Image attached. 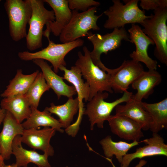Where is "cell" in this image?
<instances>
[{
    "label": "cell",
    "instance_id": "obj_9",
    "mask_svg": "<svg viewBox=\"0 0 167 167\" xmlns=\"http://www.w3.org/2000/svg\"><path fill=\"white\" fill-rule=\"evenodd\" d=\"M86 36L93 46V49L90 53L92 60L103 70L106 66L101 60V54H106L108 52L118 48L123 40L130 42L129 35L124 27L115 28L111 32L104 35L94 34L89 31Z\"/></svg>",
    "mask_w": 167,
    "mask_h": 167
},
{
    "label": "cell",
    "instance_id": "obj_4",
    "mask_svg": "<svg viewBox=\"0 0 167 167\" xmlns=\"http://www.w3.org/2000/svg\"><path fill=\"white\" fill-rule=\"evenodd\" d=\"M49 44L45 48L34 53L28 51L19 52L18 56L22 60L29 61L36 59L45 60L49 61L53 67V71L56 74L61 66H65L66 63L64 60L66 55L76 48L82 46L84 41L80 38L73 41L57 44L51 41L49 36L46 37Z\"/></svg>",
    "mask_w": 167,
    "mask_h": 167
},
{
    "label": "cell",
    "instance_id": "obj_29",
    "mask_svg": "<svg viewBox=\"0 0 167 167\" xmlns=\"http://www.w3.org/2000/svg\"><path fill=\"white\" fill-rule=\"evenodd\" d=\"M69 8L71 10L87 11L93 6H98L100 3L93 0H68Z\"/></svg>",
    "mask_w": 167,
    "mask_h": 167
},
{
    "label": "cell",
    "instance_id": "obj_16",
    "mask_svg": "<svg viewBox=\"0 0 167 167\" xmlns=\"http://www.w3.org/2000/svg\"><path fill=\"white\" fill-rule=\"evenodd\" d=\"M2 129L0 133V154L3 160L9 159L12 154V144L15 137L21 135L24 129L9 111H6Z\"/></svg>",
    "mask_w": 167,
    "mask_h": 167
},
{
    "label": "cell",
    "instance_id": "obj_31",
    "mask_svg": "<svg viewBox=\"0 0 167 167\" xmlns=\"http://www.w3.org/2000/svg\"><path fill=\"white\" fill-rule=\"evenodd\" d=\"M6 113V111L5 110L0 108V125L3 122Z\"/></svg>",
    "mask_w": 167,
    "mask_h": 167
},
{
    "label": "cell",
    "instance_id": "obj_20",
    "mask_svg": "<svg viewBox=\"0 0 167 167\" xmlns=\"http://www.w3.org/2000/svg\"><path fill=\"white\" fill-rule=\"evenodd\" d=\"M161 81V76L156 70L144 71L131 84L132 88L137 91L132 98L139 101L147 99Z\"/></svg>",
    "mask_w": 167,
    "mask_h": 167
},
{
    "label": "cell",
    "instance_id": "obj_11",
    "mask_svg": "<svg viewBox=\"0 0 167 167\" xmlns=\"http://www.w3.org/2000/svg\"><path fill=\"white\" fill-rule=\"evenodd\" d=\"M130 42L134 43L135 50L130 54L132 60L137 62L143 63L149 70H156L157 62L150 58L148 49L150 45H154L153 41L146 35L138 25L132 24L128 30Z\"/></svg>",
    "mask_w": 167,
    "mask_h": 167
},
{
    "label": "cell",
    "instance_id": "obj_37",
    "mask_svg": "<svg viewBox=\"0 0 167 167\" xmlns=\"http://www.w3.org/2000/svg\"></svg>",
    "mask_w": 167,
    "mask_h": 167
},
{
    "label": "cell",
    "instance_id": "obj_18",
    "mask_svg": "<svg viewBox=\"0 0 167 167\" xmlns=\"http://www.w3.org/2000/svg\"><path fill=\"white\" fill-rule=\"evenodd\" d=\"M12 151L16 158L15 164L17 167H27L30 163L38 167H51L46 155L40 154L35 150H28L23 147L20 135H17L14 139Z\"/></svg>",
    "mask_w": 167,
    "mask_h": 167
},
{
    "label": "cell",
    "instance_id": "obj_38",
    "mask_svg": "<svg viewBox=\"0 0 167 167\" xmlns=\"http://www.w3.org/2000/svg\"><path fill=\"white\" fill-rule=\"evenodd\" d=\"M34 167H36V166H34Z\"/></svg>",
    "mask_w": 167,
    "mask_h": 167
},
{
    "label": "cell",
    "instance_id": "obj_17",
    "mask_svg": "<svg viewBox=\"0 0 167 167\" xmlns=\"http://www.w3.org/2000/svg\"><path fill=\"white\" fill-rule=\"evenodd\" d=\"M33 63L40 67L42 71L46 83L56 94L58 99L62 96L69 98L73 97L77 94L73 86H69L64 81L63 77L55 73L46 62L44 60L36 59L32 60Z\"/></svg>",
    "mask_w": 167,
    "mask_h": 167
},
{
    "label": "cell",
    "instance_id": "obj_33",
    "mask_svg": "<svg viewBox=\"0 0 167 167\" xmlns=\"http://www.w3.org/2000/svg\"><path fill=\"white\" fill-rule=\"evenodd\" d=\"M2 167H17L15 163H13L11 165H6L5 164Z\"/></svg>",
    "mask_w": 167,
    "mask_h": 167
},
{
    "label": "cell",
    "instance_id": "obj_39",
    "mask_svg": "<svg viewBox=\"0 0 167 167\" xmlns=\"http://www.w3.org/2000/svg\"><path fill=\"white\" fill-rule=\"evenodd\" d=\"M4 165H5V164H4Z\"/></svg>",
    "mask_w": 167,
    "mask_h": 167
},
{
    "label": "cell",
    "instance_id": "obj_27",
    "mask_svg": "<svg viewBox=\"0 0 167 167\" xmlns=\"http://www.w3.org/2000/svg\"><path fill=\"white\" fill-rule=\"evenodd\" d=\"M39 72L36 70L31 74L26 75L23 74L21 69L17 70L15 77L10 80L1 96L6 98L26 94Z\"/></svg>",
    "mask_w": 167,
    "mask_h": 167
},
{
    "label": "cell",
    "instance_id": "obj_1",
    "mask_svg": "<svg viewBox=\"0 0 167 167\" xmlns=\"http://www.w3.org/2000/svg\"><path fill=\"white\" fill-rule=\"evenodd\" d=\"M123 4L119 0H113V4L104 12L108 17L104 24L107 29L124 27L127 24H141L150 18L151 15H145L144 11L138 6V0H124Z\"/></svg>",
    "mask_w": 167,
    "mask_h": 167
},
{
    "label": "cell",
    "instance_id": "obj_7",
    "mask_svg": "<svg viewBox=\"0 0 167 167\" xmlns=\"http://www.w3.org/2000/svg\"><path fill=\"white\" fill-rule=\"evenodd\" d=\"M123 93L121 97L109 102L105 101L109 96L108 93L100 92L89 101L83 114L87 115L89 118L91 130L94 129L95 124L99 128H103L105 121H107L113 109L117 105L122 103H126L131 99L132 92L127 91Z\"/></svg>",
    "mask_w": 167,
    "mask_h": 167
},
{
    "label": "cell",
    "instance_id": "obj_19",
    "mask_svg": "<svg viewBox=\"0 0 167 167\" xmlns=\"http://www.w3.org/2000/svg\"><path fill=\"white\" fill-rule=\"evenodd\" d=\"M142 102L131 98L125 105H118L115 107V114L129 118L139 124L142 130L147 131L150 129L153 120L149 113L143 108Z\"/></svg>",
    "mask_w": 167,
    "mask_h": 167
},
{
    "label": "cell",
    "instance_id": "obj_24",
    "mask_svg": "<svg viewBox=\"0 0 167 167\" xmlns=\"http://www.w3.org/2000/svg\"><path fill=\"white\" fill-rule=\"evenodd\" d=\"M140 142L133 141L128 143L120 141H113L111 136L108 135L103 138L99 142L102 147L104 154L106 159L110 161L113 167H115L112 161L111 158L115 156L118 162L121 163L123 157L132 148L137 146Z\"/></svg>",
    "mask_w": 167,
    "mask_h": 167
},
{
    "label": "cell",
    "instance_id": "obj_8",
    "mask_svg": "<svg viewBox=\"0 0 167 167\" xmlns=\"http://www.w3.org/2000/svg\"><path fill=\"white\" fill-rule=\"evenodd\" d=\"M30 1L32 11L26 39L27 48L32 51L42 46L44 26L47 23L53 21L55 17L53 10H49L45 8L43 0Z\"/></svg>",
    "mask_w": 167,
    "mask_h": 167
},
{
    "label": "cell",
    "instance_id": "obj_28",
    "mask_svg": "<svg viewBox=\"0 0 167 167\" xmlns=\"http://www.w3.org/2000/svg\"><path fill=\"white\" fill-rule=\"evenodd\" d=\"M50 88L42 72H39L26 93L31 107L37 109L42 94Z\"/></svg>",
    "mask_w": 167,
    "mask_h": 167
},
{
    "label": "cell",
    "instance_id": "obj_21",
    "mask_svg": "<svg viewBox=\"0 0 167 167\" xmlns=\"http://www.w3.org/2000/svg\"><path fill=\"white\" fill-rule=\"evenodd\" d=\"M1 108L10 112L19 123L30 116L32 112L26 94L4 98L1 101Z\"/></svg>",
    "mask_w": 167,
    "mask_h": 167
},
{
    "label": "cell",
    "instance_id": "obj_22",
    "mask_svg": "<svg viewBox=\"0 0 167 167\" xmlns=\"http://www.w3.org/2000/svg\"><path fill=\"white\" fill-rule=\"evenodd\" d=\"M32 112L29 117L21 123L24 129H38L41 126L49 127L60 133L64 130L58 120L51 115V113L45 109L41 111L37 109L31 107Z\"/></svg>",
    "mask_w": 167,
    "mask_h": 167
},
{
    "label": "cell",
    "instance_id": "obj_35",
    "mask_svg": "<svg viewBox=\"0 0 167 167\" xmlns=\"http://www.w3.org/2000/svg\"><path fill=\"white\" fill-rule=\"evenodd\" d=\"M4 163H3V164H0V165H2V164H4Z\"/></svg>",
    "mask_w": 167,
    "mask_h": 167
},
{
    "label": "cell",
    "instance_id": "obj_32",
    "mask_svg": "<svg viewBox=\"0 0 167 167\" xmlns=\"http://www.w3.org/2000/svg\"><path fill=\"white\" fill-rule=\"evenodd\" d=\"M147 163V161L144 160H140L135 167H142Z\"/></svg>",
    "mask_w": 167,
    "mask_h": 167
},
{
    "label": "cell",
    "instance_id": "obj_26",
    "mask_svg": "<svg viewBox=\"0 0 167 167\" xmlns=\"http://www.w3.org/2000/svg\"><path fill=\"white\" fill-rule=\"evenodd\" d=\"M79 100L77 97L75 99L69 98L66 103L61 105H55L51 103L50 107H46L45 109L51 114L57 115L63 128L66 129L71 125L74 115L79 110Z\"/></svg>",
    "mask_w": 167,
    "mask_h": 167
},
{
    "label": "cell",
    "instance_id": "obj_10",
    "mask_svg": "<svg viewBox=\"0 0 167 167\" xmlns=\"http://www.w3.org/2000/svg\"><path fill=\"white\" fill-rule=\"evenodd\" d=\"M104 71L109 75L112 89L117 93L127 91L130 85L144 70L140 62L131 60H124L117 68L110 69L106 67Z\"/></svg>",
    "mask_w": 167,
    "mask_h": 167
},
{
    "label": "cell",
    "instance_id": "obj_14",
    "mask_svg": "<svg viewBox=\"0 0 167 167\" xmlns=\"http://www.w3.org/2000/svg\"><path fill=\"white\" fill-rule=\"evenodd\" d=\"M52 8L55 19L47 23L43 35L49 36L50 32L56 36H59L62 31L69 22L72 17L71 10L67 0H44Z\"/></svg>",
    "mask_w": 167,
    "mask_h": 167
},
{
    "label": "cell",
    "instance_id": "obj_25",
    "mask_svg": "<svg viewBox=\"0 0 167 167\" xmlns=\"http://www.w3.org/2000/svg\"><path fill=\"white\" fill-rule=\"evenodd\" d=\"M143 108L151 116L153 122L150 130L153 133H158L167 128V98L154 103L142 102Z\"/></svg>",
    "mask_w": 167,
    "mask_h": 167
},
{
    "label": "cell",
    "instance_id": "obj_15",
    "mask_svg": "<svg viewBox=\"0 0 167 167\" xmlns=\"http://www.w3.org/2000/svg\"><path fill=\"white\" fill-rule=\"evenodd\" d=\"M111 132L119 138L132 142H139L144 136L141 126L126 117L111 115L107 120Z\"/></svg>",
    "mask_w": 167,
    "mask_h": 167
},
{
    "label": "cell",
    "instance_id": "obj_34",
    "mask_svg": "<svg viewBox=\"0 0 167 167\" xmlns=\"http://www.w3.org/2000/svg\"><path fill=\"white\" fill-rule=\"evenodd\" d=\"M4 164V163L3 164H2V165H0H0H2Z\"/></svg>",
    "mask_w": 167,
    "mask_h": 167
},
{
    "label": "cell",
    "instance_id": "obj_3",
    "mask_svg": "<svg viewBox=\"0 0 167 167\" xmlns=\"http://www.w3.org/2000/svg\"><path fill=\"white\" fill-rule=\"evenodd\" d=\"M83 50L84 55L80 51L78 52V58L75 65L79 68L82 76L89 85L88 101L98 92L105 91L112 93L109 75L93 63L90 57V52L86 46L83 47Z\"/></svg>",
    "mask_w": 167,
    "mask_h": 167
},
{
    "label": "cell",
    "instance_id": "obj_40",
    "mask_svg": "<svg viewBox=\"0 0 167 167\" xmlns=\"http://www.w3.org/2000/svg\"><path fill=\"white\" fill-rule=\"evenodd\" d=\"M4 164H3V165H4ZM2 165H1V166H2Z\"/></svg>",
    "mask_w": 167,
    "mask_h": 167
},
{
    "label": "cell",
    "instance_id": "obj_6",
    "mask_svg": "<svg viewBox=\"0 0 167 167\" xmlns=\"http://www.w3.org/2000/svg\"><path fill=\"white\" fill-rule=\"evenodd\" d=\"M7 15L9 32L18 42L26 37V27L32 14L30 0H6L4 4Z\"/></svg>",
    "mask_w": 167,
    "mask_h": 167
},
{
    "label": "cell",
    "instance_id": "obj_30",
    "mask_svg": "<svg viewBox=\"0 0 167 167\" xmlns=\"http://www.w3.org/2000/svg\"><path fill=\"white\" fill-rule=\"evenodd\" d=\"M140 6L144 10H155L163 7H167V0H141Z\"/></svg>",
    "mask_w": 167,
    "mask_h": 167
},
{
    "label": "cell",
    "instance_id": "obj_23",
    "mask_svg": "<svg viewBox=\"0 0 167 167\" xmlns=\"http://www.w3.org/2000/svg\"><path fill=\"white\" fill-rule=\"evenodd\" d=\"M59 69L64 72L63 79L72 84L75 88L79 100V108L84 107L83 99L86 102L89 101L90 88L88 83L84 82L82 79V75L80 69L75 65L71 66L70 70L62 65Z\"/></svg>",
    "mask_w": 167,
    "mask_h": 167
},
{
    "label": "cell",
    "instance_id": "obj_2",
    "mask_svg": "<svg viewBox=\"0 0 167 167\" xmlns=\"http://www.w3.org/2000/svg\"><path fill=\"white\" fill-rule=\"evenodd\" d=\"M149 18L140 24L143 32L154 42L156 47L154 54L162 64L167 65V7L154 11Z\"/></svg>",
    "mask_w": 167,
    "mask_h": 167
},
{
    "label": "cell",
    "instance_id": "obj_36",
    "mask_svg": "<svg viewBox=\"0 0 167 167\" xmlns=\"http://www.w3.org/2000/svg\"><path fill=\"white\" fill-rule=\"evenodd\" d=\"M3 165H2V166ZM2 166H0V167H2Z\"/></svg>",
    "mask_w": 167,
    "mask_h": 167
},
{
    "label": "cell",
    "instance_id": "obj_12",
    "mask_svg": "<svg viewBox=\"0 0 167 167\" xmlns=\"http://www.w3.org/2000/svg\"><path fill=\"white\" fill-rule=\"evenodd\" d=\"M140 142H144L146 145L138 148L133 153L126 154L123 158L120 167H128L131 162L136 158L158 155L167 156V145L158 133H153L152 137Z\"/></svg>",
    "mask_w": 167,
    "mask_h": 167
},
{
    "label": "cell",
    "instance_id": "obj_13",
    "mask_svg": "<svg viewBox=\"0 0 167 167\" xmlns=\"http://www.w3.org/2000/svg\"><path fill=\"white\" fill-rule=\"evenodd\" d=\"M56 131L54 129L48 126L41 129H24L21 135V141L34 150H40L48 156H52L54 150L50 141Z\"/></svg>",
    "mask_w": 167,
    "mask_h": 167
},
{
    "label": "cell",
    "instance_id": "obj_5",
    "mask_svg": "<svg viewBox=\"0 0 167 167\" xmlns=\"http://www.w3.org/2000/svg\"><path fill=\"white\" fill-rule=\"evenodd\" d=\"M97 9V7L93 6L81 13L72 10L70 21L59 36L60 41L62 43L73 41L86 36L91 30H100L97 22L103 13L99 15H95Z\"/></svg>",
    "mask_w": 167,
    "mask_h": 167
},
{
    "label": "cell",
    "instance_id": "obj_41",
    "mask_svg": "<svg viewBox=\"0 0 167 167\" xmlns=\"http://www.w3.org/2000/svg\"><path fill=\"white\" fill-rule=\"evenodd\" d=\"M0 166H1V165H0Z\"/></svg>",
    "mask_w": 167,
    "mask_h": 167
}]
</instances>
